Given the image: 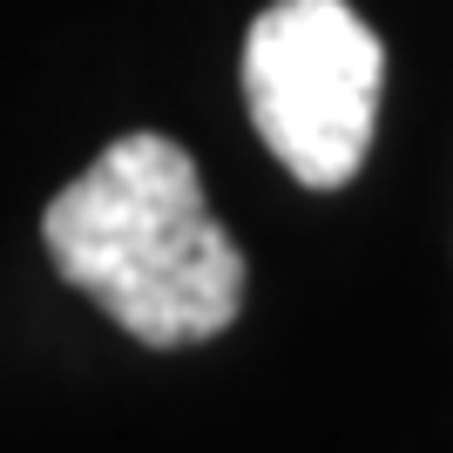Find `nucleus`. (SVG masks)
<instances>
[{
	"label": "nucleus",
	"mask_w": 453,
	"mask_h": 453,
	"mask_svg": "<svg viewBox=\"0 0 453 453\" xmlns=\"http://www.w3.org/2000/svg\"><path fill=\"white\" fill-rule=\"evenodd\" d=\"M55 271L95 298L135 345H203L244 311V250L203 203L183 142L129 129L41 217Z\"/></svg>",
	"instance_id": "f257e3e1"
},
{
	"label": "nucleus",
	"mask_w": 453,
	"mask_h": 453,
	"mask_svg": "<svg viewBox=\"0 0 453 453\" xmlns=\"http://www.w3.org/2000/svg\"><path fill=\"white\" fill-rule=\"evenodd\" d=\"M386 48L352 0H271L244 35V109L304 189H345L372 156Z\"/></svg>",
	"instance_id": "f03ea898"
}]
</instances>
